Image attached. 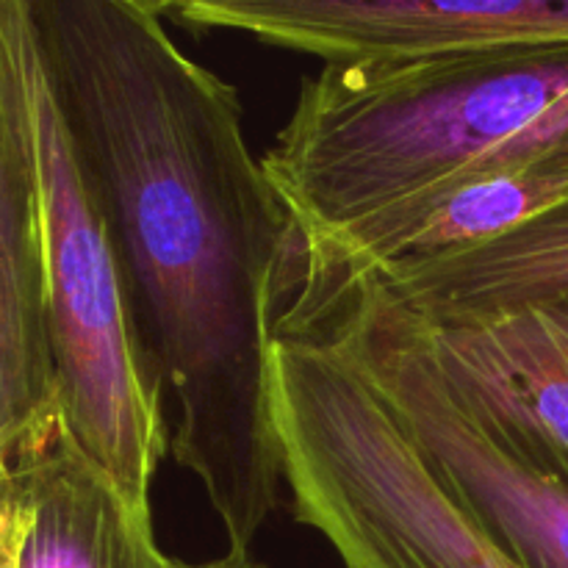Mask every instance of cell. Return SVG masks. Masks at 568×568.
Segmentation results:
<instances>
[{
	"mask_svg": "<svg viewBox=\"0 0 568 568\" xmlns=\"http://www.w3.org/2000/svg\"><path fill=\"white\" fill-rule=\"evenodd\" d=\"M161 568H264V566L255 564L253 555L227 552L225 558L209 560V564H186V560H175V558H170V555H164V558H161Z\"/></svg>",
	"mask_w": 568,
	"mask_h": 568,
	"instance_id": "7c38bea8",
	"label": "cell"
},
{
	"mask_svg": "<svg viewBox=\"0 0 568 568\" xmlns=\"http://www.w3.org/2000/svg\"><path fill=\"white\" fill-rule=\"evenodd\" d=\"M0 568H161L155 521L125 503L70 427L0 464Z\"/></svg>",
	"mask_w": 568,
	"mask_h": 568,
	"instance_id": "30bf717a",
	"label": "cell"
},
{
	"mask_svg": "<svg viewBox=\"0 0 568 568\" xmlns=\"http://www.w3.org/2000/svg\"><path fill=\"white\" fill-rule=\"evenodd\" d=\"M568 128V42L325 64L264 170L294 255L369 216L510 164Z\"/></svg>",
	"mask_w": 568,
	"mask_h": 568,
	"instance_id": "7a4b0ae2",
	"label": "cell"
},
{
	"mask_svg": "<svg viewBox=\"0 0 568 568\" xmlns=\"http://www.w3.org/2000/svg\"><path fill=\"white\" fill-rule=\"evenodd\" d=\"M272 419L292 514L344 568H521L444 488L353 361L277 336Z\"/></svg>",
	"mask_w": 568,
	"mask_h": 568,
	"instance_id": "3957f363",
	"label": "cell"
},
{
	"mask_svg": "<svg viewBox=\"0 0 568 568\" xmlns=\"http://www.w3.org/2000/svg\"><path fill=\"white\" fill-rule=\"evenodd\" d=\"M419 320L458 392L532 464L568 483V297Z\"/></svg>",
	"mask_w": 568,
	"mask_h": 568,
	"instance_id": "9c48e42d",
	"label": "cell"
},
{
	"mask_svg": "<svg viewBox=\"0 0 568 568\" xmlns=\"http://www.w3.org/2000/svg\"><path fill=\"white\" fill-rule=\"evenodd\" d=\"M564 205H568V128L510 164L369 216L294 255L277 333L303 331L361 277L497 236Z\"/></svg>",
	"mask_w": 568,
	"mask_h": 568,
	"instance_id": "ba28073f",
	"label": "cell"
},
{
	"mask_svg": "<svg viewBox=\"0 0 568 568\" xmlns=\"http://www.w3.org/2000/svg\"><path fill=\"white\" fill-rule=\"evenodd\" d=\"M369 277L425 316L494 314L568 297V205Z\"/></svg>",
	"mask_w": 568,
	"mask_h": 568,
	"instance_id": "8fae6325",
	"label": "cell"
},
{
	"mask_svg": "<svg viewBox=\"0 0 568 568\" xmlns=\"http://www.w3.org/2000/svg\"><path fill=\"white\" fill-rule=\"evenodd\" d=\"M192 31H239L325 64L568 42V0H155Z\"/></svg>",
	"mask_w": 568,
	"mask_h": 568,
	"instance_id": "52a82bcc",
	"label": "cell"
},
{
	"mask_svg": "<svg viewBox=\"0 0 568 568\" xmlns=\"http://www.w3.org/2000/svg\"><path fill=\"white\" fill-rule=\"evenodd\" d=\"M303 333L353 361L455 503L516 566L568 568V483L532 464L458 392L410 305L364 277Z\"/></svg>",
	"mask_w": 568,
	"mask_h": 568,
	"instance_id": "5b68a950",
	"label": "cell"
},
{
	"mask_svg": "<svg viewBox=\"0 0 568 568\" xmlns=\"http://www.w3.org/2000/svg\"><path fill=\"white\" fill-rule=\"evenodd\" d=\"M39 75L175 403L172 458L250 555L283 491L272 349L292 220L236 87L178 48L155 0H26Z\"/></svg>",
	"mask_w": 568,
	"mask_h": 568,
	"instance_id": "6da1fadb",
	"label": "cell"
},
{
	"mask_svg": "<svg viewBox=\"0 0 568 568\" xmlns=\"http://www.w3.org/2000/svg\"><path fill=\"white\" fill-rule=\"evenodd\" d=\"M33 103L50 233V327L64 419L125 503L153 519V486L172 455L166 386L133 325L120 261L75 150L39 75Z\"/></svg>",
	"mask_w": 568,
	"mask_h": 568,
	"instance_id": "277c9868",
	"label": "cell"
},
{
	"mask_svg": "<svg viewBox=\"0 0 568 568\" xmlns=\"http://www.w3.org/2000/svg\"><path fill=\"white\" fill-rule=\"evenodd\" d=\"M67 430L26 0H0V464Z\"/></svg>",
	"mask_w": 568,
	"mask_h": 568,
	"instance_id": "8992f818",
	"label": "cell"
}]
</instances>
